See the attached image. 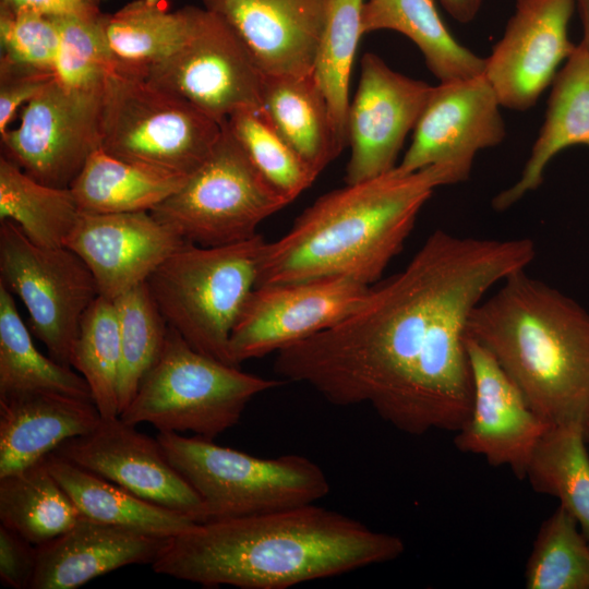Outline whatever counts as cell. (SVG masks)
<instances>
[{
	"mask_svg": "<svg viewBox=\"0 0 589 589\" xmlns=\"http://www.w3.org/2000/svg\"><path fill=\"white\" fill-rule=\"evenodd\" d=\"M528 238L432 232L334 326L276 352L275 372L336 406L366 404L412 435L457 432L473 398L466 327L496 284L534 259Z\"/></svg>",
	"mask_w": 589,
	"mask_h": 589,
	"instance_id": "obj_1",
	"label": "cell"
},
{
	"mask_svg": "<svg viewBox=\"0 0 589 589\" xmlns=\"http://www.w3.org/2000/svg\"><path fill=\"white\" fill-rule=\"evenodd\" d=\"M404 551L398 536L311 503L196 522L169 538L152 567L204 587L287 589L386 563Z\"/></svg>",
	"mask_w": 589,
	"mask_h": 589,
	"instance_id": "obj_2",
	"label": "cell"
},
{
	"mask_svg": "<svg viewBox=\"0 0 589 589\" xmlns=\"http://www.w3.org/2000/svg\"><path fill=\"white\" fill-rule=\"evenodd\" d=\"M455 183L445 165L412 172L395 167L322 195L283 237L265 242L256 286L324 277L374 285L435 189Z\"/></svg>",
	"mask_w": 589,
	"mask_h": 589,
	"instance_id": "obj_3",
	"label": "cell"
},
{
	"mask_svg": "<svg viewBox=\"0 0 589 589\" xmlns=\"http://www.w3.org/2000/svg\"><path fill=\"white\" fill-rule=\"evenodd\" d=\"M466 336L496 360L550 425L589 419V313L525 269L472 310Z\"/></svg>",
	"mask_w": 589,
	"mask_h": 589,
	"instance_id": "obj_4",
	"label": "cell"
},
{
	"mask_svg": "<svg viewBox=\"0 0 589 589\" xmlns=\"http://www.w3.org/2000/svg\"><path fill=\"white\" fill-rule=\"evenodd\" d=\"M265 242L259 233L218 247L184 242L148 277L166 323L192 348L233 365L231 332L256 286Z\"/></svg>",
	"mask_w": 589,
	"mask_h": 589,
	"instance_id": "obj_5",
	"label": "cell"
},
{
	"mask_svg": "<svg viewBox=\"0 0 589 589\" xmlns=\"http://www.w3.org/2000/svg\"><path fill=\"white\" fill-rule=\"evenodd\" d=\"M280 384L201 353L169 327L158 359L119 417L214 440L239 422L255 396Z\"/></svg>",
	"mask_w": 589,
	"mask_h": 589,
	"instance_id": "obj_6",
	"label": "cell"
},
{
	"mask_svg": "<svg viewBox=\"0 0 589 589\" xmlns=\"http://www.w3.org/2000/svg\"><path fill=\"white\" fill-rule=\"evenodd\" d=\"M156 437L171 465L200 495L207 520L311 504L330 490L322 468L302 455L260 458L197 435L158 432Z\"/></svg>",
	"mask_w": 589,
	"mask_h": 589,
	"instance_id": "obj_7",
	"label": "cell"
},
{
	"mask_svg": "<svg viewBox=\"0 0 589 589\" xmlns=\"http://www.w3.org/2000/svg\"><path fill=\"white\" fill-rule=\"evenodd\" d=\"M100 148L119 159L188 178L217 144L223 124L146 79L111 71L101 92Z\"/></svg>",
	"mask_w": 589,
	"mask_h": 589,
	"instance_id": "obj_8",
	"label": "cell"
},
{
	"mask_svg": "<svg viewBox=\"0 0 589 589\" xmlns=\"http://www.w3.org/2000/svg\"><path fill=\"white\" fill-rule=\"evenodd\" d=\"M290 202L254 166L226 122L213 152L151 214L187 242L237 243Z\"/></svg>",
	"mask_w": 589,
	"mask_h": 589,
	"instance_id": "obj_9",
	"label": "cell"
},
{
	"mask_svg": "<svg viewBox=\"0 0 589 589\" xmlns=\"http://www.w3.org/2000/svg\"><path fill=\"white\" fill-rule=\"evenodd\" d=\"M0 283L24 303L34 335L57 362L71 366L81 320L99 296L86 264L67 247L32 242L9 220L0 221Z\"/></svg>",
	"mask_w": 589,
	"mask_h": 589,
	"instance_id": "obj_10",
	"label": "cell"
},
{
	"mask_svg": "<svg viewBox=\"0 0 589 589\" xmlns=\"http://www.w3.org/2000/svg\"><path fill=\"white\" fill-rule=\"evenodd\" d=\"M265 76L226 21L194 7L188 39L153 67L146 80L223 124L239 111L262 110Z\"/></svg>",
	"mask_w": 589,
	"mask_h": 589,
	"instance_id": "obj_11",
	"label": "cell"
},
{
	"mask_svg": "<svg viewBox=\"0 0 589 589\" xmlns=\"http://www.w3.org/2000/svg\"><path fill=\"white\" fill-rule=\"evenodd\" d=\"M101 92L69 89L53 79L0 135L1 155L41 183L70 188L100 147Z\"/></svg>",
	"mask_w": 589,
	"mask_h": 589,
	"instance_id": "obj_12",
	"label": "cell"
},
{
	"mask_svg": "<svg viewBox=\"0 0 589 589\" xmlns=\"http://www.w3.org/2000/svg\"><path fill=\"white\" fill-rule=\"evenodd\" d=\"M370 286L348 277H324L256 286L231 332L233 365L305 339L339 323Z\"/></svg>",
	"mask_w": 589,
	"mask_h": 589,
	"instance_id": "obj_13",
	"label": "cell"
},
{
	"mask_svg": "<svg viewBox=\"0 0 589 589\" xmlns=\"http://www.w3.org/2000/svg\"><path fill=\"white\" fill-rule=\"evenodd\" d=\"M52 453L143 500L196 522L207 521L200 495L171 465L158 438L120 417L103 418L93 431L63 442Z\"/></svg>",
	"mask_w": 589,
	"mask_h": 589,
	"instance_id": "obj_14",
	"label": "cell"
},
{
	"mask_svg": "<svg viewBox=\"0 0 589 589\" xmlns=\"http://www.w3.org/2000/svg\"><path fill=\"white\" fill-rule=\"evenodd\" d=\"M501 107L484 73L433 86L411 144L396 167L412 172L445 165L457 183L466 181L477 153L498 145L506 136Z\"/></svg>",
	"mask_w": 589,
	"mask_h": 589,
	"instance_id": "obj_15",
	"label": "cell"
},
{
	"mask_svg": "<svg viewBox=\"0 0 589 589\" xmlns=\"http://www.w3.org/2000/svg\"><path fill=\"white\" fill-rule=\"evenodd\" d=\"M432 88L394 71L375 53L362 57L358 89L347 117V184L384 175L397 166L398 154Z\"/></svg>",
	"mask_w": 589,
	"mask_h": 589,
	"instance_id": "obj_16",
	"label": "cell"
},
{
	"mask_svg": "<svg viewBox=\"0 0 589 589\" xmlns=\"http://www.w3.org/2000/svg\"><path fill=\"white\" fill-rule=\"evenodd\" d=\"M484 75L502 107H533L576 46L568 35L575 0H516Z\"/></svg>",
	"mask_w": 589,
	"mask_h": 589,
	"instance_id": "obj_17",
	"label": "cell"
},
{
	"mask_svg": "<svg viewBox=\"0 0 589 589\" xmlns=\"http://www.w3.org/2000/svg\"><path fill=\"white\" fill-rule=\"evenodd\" d=\"M473 398L469 417L456 432L455 446L482 456L494 467H508L526 479L533 452L550 424L527 402L496 360L466 336Z\"/></svg>",
	"mask_w": 589,
	"mask_h": 589,
	"instance_id": "obj_18",
	"label": "cell"
},
{
	"mask_svg": "<svg viewBox=\"0 0 589 589\" xmlns=\"http://www.w3.org/2000/svg\"><path fill=\"white\" fill-rule=\"evenodd\" d=\"M184 242L151 212H81L64 247L86 264L99 296L115 300L146 283Z\"/></svg>",
	"mask_w": 589,
	"mask_h": 589,
	"instance_id": "obj_19",
	"label": "cell"
},
{
	"mask_svg": "<svg viewBox=\"0 0 589 589\" xmlns=\"http://www.w3.org/2000/svg\"><path fill=\"white\" fill-rule=\"evenodd\" d=\"M329 0H203L237 33L266 76L309 75Z\"/></svg>",
	"mask_w": 589,
	"mask_h": 589,
	"instance_id": "obj_20",
	"label": "cell"
},
{
	"mask_svg": "<svg viewBox=\"0 0 589 589\" xmlns=\"http://www.w3.org/2000/svg\"><path fill=\"white\" fill-rule=\"evenodd\" d=\"M167 541L82 515L68 531L36 545L31 589H75L128 565H152Z\"/></svg>",
	"mask_w": 589,
	"mask_h": 589,
	"instance_id": "obj_21",
	"label": "cell"
},
{
	"mask_svg": "<svg viewBox=\"0 0 589 589\" xmlns=\"http://www.w3.org/2000/svg\"><path fill=\"white\" fill-rule=\"evenodd\" d=\"M101 419L93 400L63 394L0 398V478L39 462L63 442L93 431Z\"/></svg>",
	"mask_w": 589,
	"mask_h": 589,
	"instance_id": "obj_22",
	"label": "cell"
},
{
	"mask_svg": "<svg viewBox=\"0 0 589 589\" xmlns=\"http://www.w3.org/2000/svg\"><path fill=\"white\" fill-rule=\"evenodd\" d=\"M589 147V52L578 44L556 73L544 122L519 179L492 201L505 211L543 180L549 163L563 149Z\"/></svg>",
	"mask_w": 589,
	"mask_h": 589,
	"instance_id": "obj_23",
	"label": "cell"
},
{
	"mask_svg": "<svg viewBox=\"0 0 589 589\" xmlns=\"http://www.w3.org/2000/svg\"><path fill=\"white\" fill-rule=\"evenodd\" d=\"M194 5L170 11L167 0H133L106 13L104 28L112 71L146 79L149 70L188 39Z\"/></svg>",
	"mask_w": 589,
	"mask_h": 589,
	"instance_id": "obj_24",
	"label": "cell"
},
{
	"mask_svg": "<svg viewBox=\"0 0 589 589\" xmlns=\"http://www.w3.org/2000/svg\"><path fill=\"white\" fill-rule=\"evenodd\" d=\"M44 460L83 516L164 539L178 536L196 524L55 453L48 454Z\"/></svg>",
	"mask_w": 589,
	"mask_h": 589,
	"instance_id": "obj_25",
	"label": "cell"
},
{
	"mask_svg": "<svg viewBox=\"0 0 589 589\" xmlns=\"http://www.w3.org/2000/svg\"><path fill=\"white\" fill-rule=\"evenodd\" d=\"M361 27L363 35L389 29L408 37L440 83L484 73L485 58L457 41L433 0H365Z\"/></svg>",
	"mask_w": 589,
	"mask_h": 589,
	"instance_id": "obj_26",
	"label": "cell"
},
{
	"mask_svg": "<svg viewBox=\"0 0 589 589\" xmlns=\"http://www.w3.org/2000/svg\"><path fill=\"white\" fill-rule=\"evenodd\" d=\"M262 110L317 176L341 153L328 105L312 74L265 76Z\"/></svg>",
	"mask_w": 589,
	"mask_h": 589,
	"instance_id": "obj_27",
	"label": "cell"
},
{
	"mask_svg": "<svg viewBox=\"0 0 589 589\" xmlns=\"http://www.w3.org/2000/svg\"><path fill=\"white\" fill-rule=\"evenodd\" d=\"M187 179L119 159L99 147L88 156L70 190L83 213L151 212Z\"/></svg>",
	"mask_w": 589,
	"mask_h": 589,
	"instance_id": "obj_28",
	"label": "cell"
},
{
	"mask_svg": "<svg viewBox=\"0 0 589 589\" xmlns=\"http://www.w3.org/2000/svg\"><path fill=\"white\" fill-rule=\"evenodd\" d=\"M33 392L93 400L81 374L37 349L13 294L0 283V398Z\"/></svg>",
	"mask_w": 589,
	"mask_h": 589,
	"instance_id": "obj_29",
	"label": "cell"
},
{
	"mask_svg": "<svg viewBox=\"0 0 589 589\" xmlns=\"http://www.w3.org/2000/svg\"><path fill=\"white\" fill-rule=\"evenodd\" d=\"M81 512L40 460L0 478V521L34 545L72 528Z\"/></svg>",
	"mask_w": 589,
	"mask_h": 589,
	"instance_id": "obj_30",
	"label": "cell"
},
{
	"mask_svg": "<svg viewBox=\"0 0 589 589\" xmlns=\"http://www.w3.org/2000/svg\"><path fill=\"white\" fill-rule=\"evenodd\" d=\"M81 211L70 188L41 183L0 156V221L15 224L32 242L64 247Z\"/></svg>",
	"mask_w": 589,
	"mask_h": 589,
	"instance_id": "obj_31",
	"label": "cell"
},
{
	"mask_svg": "<svg viewBox=\"0 0 589 589\" xmlns=\"http://www.w3.org/2000/svg\"><path fill=\"white\" fill-rule=\"evenodd\" d=\"M582 423L550 425L530 459L526 479L552 495L578 522L589 541V454Z\"/></svg>",
	"mask_w": 589,
	"mask_h": 589,
	"instance_id": "obj_32",
	"label": "cell"
},
{
	"mask_svg": "<svg viewBox=\"0 0 589 589\" xmlns=\"http://www.w3.org/2000/svg\"><path fill=\"white\" fill-rule=\"evenodd\" d=\"M365 0H329L312 75L332 116L337 145H348L349 83L360 37Z\"/></svg>",
	"mask_w": 589,
	"mask_h": 589,
	"instance_id": "obj_33",
	"label": "cell"
},
{
	"mask_svg": "<svg viewBox=\"0 0 589 589\" xmlns=\"http://www.w3.org/2000/svg\"><path fill=\"white\" fill-rule=\"evenodd\" d=\"M120 333L113 300L98 296L85 311L71 366L87 382L103 418L119 417Z\"/></svg>",
	"mask_w": 589,
	"mask_h": 589,
	"instance_id": "obj_34",
	"label": "cell"
},
{
	"mask_svg": "<svg viewBox=\"0 0 589 589\" xmlns=\"http://www.w3.org/2000/svg\"><path fill=\"white\" fill-rule=\"evenodd\" d=\"M113 301L119 322L121 348L118 381L119 412L121 413L158 359L169 326L147 283L132 288Z\"/></svg>",
	"mask_w": 589,
	"mask_h": 589,
	"instance_id": "obj_35",
	"label": "cell"
},
{
	"mask_svg": "<svg viewBox=\"0 0 589 589\" xmlns=\"http://www.w3.org/2000/svg\"><path fill=\"white\" fill-rule=\"evenodd\" d=\"M525 584L528 589H589V541L560 505L540 526Z\"/></svg>",
	"mask_w": 589,
	"mask_h": 589,
	"instance_id": "obj_36",
	"label": "cell"
},
{
	"mask_svg": "<svg viewBox=\"0 0 589 589\" xmlns=\"http://www.w3.org/2000/svg\"><path fill=\"white\" fill-rule=\"evenodd\" d=\"M225 122L257 170L289 202L316 179L263 110L239 111Z\"/></svg>",
	"mask_w": 589,
	"mask_h": 589,
	"instance_id": "obj_37",
	"label": "cell"
},
{
	"mask_svg": "<svg viewBox=\"0 0 589 589\" xmlns=\"http://www.w3.org/2000/svg\"><path fill=\"white\" fill-rule=\"evenodd\" d=\"M105 14L56 17L60 39L53 76L62 86L80 92L103 89L107 75L112 71L104 28Z\"/></svg>",
	"mask_w": 589,
	"mask_h": 589,
	"instance_id": "obj_38",
	"label": "cell"
},
{
	"mask_svg": "<svg viewBox=\"0 0 589 589\" xmlns=\"http://www.w3.org/2000/svg\"><path fill=\"white\" fill-rule=\"evenodd\" d=\"M59 39L56 17L0 2L1 57L53 73Z\"/></svg>",
	"mask_w": 589,
	"mask_h": 589,
	"instance_id": "obj_39",
	"label": "cell"
},
{
	"mask_svg": "<svg viewBox=\"0 0 589 589\" xmlns=\"http://www.w3.org/2000/svg\"><path fill=\"white\" fill-rule=\"evenodd\" d=\"M53 73L0 58V135L20 110L52 80Z\"/></svg>",
	"mask_w": 589,
	"mask_h": 589,
	"instance_id": "obj_40",
	"label": "cell"
},
{
	"mask_svg": "<svg viewBox=\"0 0 589 589\" xmlns=\"http://www.w3.org/2000/svg\"><path fill=\"white\" fill-rule=\"evenodd\" d=\"M36 545L0 524V578L13 589H31L36 570Z\"/></svg>",
	"mask_w": 589,
	"mask_h": 589,
	"instance_id": "obj_41",
	"label": "cell"
},
{
	"mask_svg": "<svg viewBox=\"0 0 589 589\" xmlns=\"http://www.w3.org/2000/svg\"><path fill=\"white\" fill-rule=\"evenodd\" d=\"M105 0H0V2L25 8L45 15L94 17L100 15Z\"/></svg>",
	"mask_w": 589,
	"mask_h": 589,
	"instance_id": "obj_42",
	"label": "cell"
},
{
	"mask_svg": "<svg viewBox=\"0 0 589 589\" xmlns=\"http://www.w3.org/2000/svg\"><path fill=\"white\" fill-rule=\"evenodd\" d=\"M484 0H440L448 14L459 23L471 22L479 13Z\"/></svg>",
	"mask_w": 589,
	"mask_h": 589,
	"instance_id": "obj_43",
	"label": "cell"
},
{
	"mask_svg": "<svg viewBox=\"0 0 589 589\" xmlns=\"http://www.w3.org/2000/svg\"><path fill=\"white\" fill-rule=\"evenodd\" d=\"M575 4L578 9L582 27V37L579 44L589 52V0H575Z\"/></svg>",
	"mask_w": 589,
	"mask_h": 589,
	"instance_id": "obj_44",
	"label": "cell"
},
{
	"mask_svg": "<svg viewBox=\"0 0 589 589\" xmlns=\"http://www.w3.org/2000/svg\"><path fill=\"white\" fill-rule=\"evenodd\" d=\"M586 437H587V441L589 442V419L586 422Z\"/></svg>",
	"mask_w": 589,
	"mask_h": 589,
	"instance_id": "obj_45",
	"label": "cell"
}]
</instances>
